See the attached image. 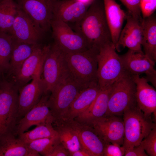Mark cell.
<instances>
[{
    "mask_svg": "<svg viewBox=\"0 0 156 156\" xmlns=\"http://www.w3.org/2000/svg\"><path fill=\"white\" fill-rule=\"evenodd\" d=\"M65 121L68 122L77 132L82 148L91 156H103L104 147L108 142L103 140L92 127L74 120Z\"/></svg>",
    "mask_w": 156,
    "mask_h": 156,
    "instance_id": "cell-17",
    "label": "cell"
},
{
    "mask_svg": "<svg viewBox=\"0 0 156 156\" xmlns=\"http://www.w3.org/2000/svg\"><path fill=\"white\" fill-rule=\"evenodd\" d=\"M37 44L14 40L9 68L7 73V77L11 78L17 73L24 62L32 53Z\"/></svg>",
    "mask_w": 156,
    "mask_h": 156,
    "instance_id": "cell-25",
    "label": "cell"
},
{
    "mask_svg": "<svg viewBox=\"0 0 156 156\" xmlns=\"http://www.w3.org/2000/svg\"><path fill=\"white\" fill-rule=\"evenodd\" d=\"M125 152L122 146L108 142L104 147L103 156H122L124 155Z\"/></svg>",
    "mask_w": 156,
    "mask_h": 156,
    "instance_id": "cell-34",
    "label": "cell"
},
{
    "mask_svg": "<svg viewBox=\"0 0 156 156\" xmlns=\"http://www.w3.org/2000/svg\"><path fill=\"white\" fill-rule=\"evenodd\" d=\"M44 32L19 7L9 32L13 39L18 42L38 44Z\"/></svg>",
    "mask_w": 156,
    "mask_h": 156,
    "instance_id": "cell-14",
    "label": "cell"
},
{
    "mask_svg": "<svg viewBox=\"0 0 156 156\" xmlns=\"http://www.w3.org/2000/svg\"><path fill=\"white\" fill-rule=\"evenodd\" d=\"M42 67L37 71L30 83L18 90V121L38 103L45 94L41 77Z\"/></svg>",
    "mask_w": 156,
    "mask_h": 156,
    "instance_id": "cell-12",
    "label": "cell"
},
{
    "mask_svg": "<svg viewBox=\"0 0 156 156\" xmlns=\"http://www.w3.org/2000/svg\"><path fill=\"white\" fill-rule=\"evenodd\" d=\"M84 88L70 75L53 88L47 101L53 122L64 120L73 101Z\"/></svg>",
    "mask_w": 156,
    "mask_h": 156,
    "instance_id": "cell-5",
    "label": "cell"
},
{
    "mask_svg": "<svg viewBox=\"0 0 156 156\" xmlns=\"http://www.w3.org/2000/svg\"><path fill=\"white\" fill-rule=\"evenodd\" d=\"M14 39L10 34L0 31V75L7 73Z\"/></svg>",
    "mask_w": 156,
    "mask_h": 156,
    "instance_id": "cell-30",
    "label": "cell"
},
{
    "mask_svg": "<svg viewBox=\"0 0 156 156\" xmlns=\"http://www.w3.org/2000/svg\"><path fill=\"white\" fill-rule=\"evenodd\" d=\"M103 0L112 42L116 48L127 14L114 0Z\"/></svg>",
    "mask_w": 156,
    "mask_h": 156,
    "instance_id": "cell-22",
    "label": "cell"
},
{
    "mask_svg": "<svg viewBox=\"0 0 156 156\" xmlns=\"http://www.w3.org/2000/svg\"><path fill=\"white\" fill-rule=\"evenodd\" d=\"M142 46L144 53L155 63L156 61V18L153 14L142 18Z\"/></svg>",
    "mask_w": 156,
    "mask_h": 156,
    "instance_id": "cell-24",
    "label": "cell"
},
{
    "mask_svg": "<svg viewBox=\"0 0 156 156\" xmlns=\"http://www.w3.org/2000/svg\"><path fill=\"white\" fill-rule=\"evenodd\" d=\"M126 19L127 23L120 34L116 50L119 51L120 47H127L135 51L143 52L142 49V20L135 18L129 13Z\"/></svg>",
    "mask_w": 156,
    "mask_h": 156,
    "instance_id": "cell-19",
    "label": "cell"
},
{
    "mask_svg": "<svg viewBox=\"0 0 156 156\" xmlns=\"http://www.w3.org/2000/svg\"><path fill=\"white\" fill-rule=\"evenodd\" d=\"M18 89L11 80H0V118L8 130L14 133L18 122Z\"/></svg>",
    "mask_w": 156,
    "mask_h": 156,
    "instance_id": "cell-8",
    "label": "cell"
},
{
    "mask_svg": "<svg viewBox=\"0 0 156 156\" xmlns=\"http://www.w3.org/2000/svg\"><path fill=\"white\" fill-rule=\"evenodd\" d=\"M54 43L65 53L82 51L89 49L85 40L68 24L52 19L51 23Z\"/></svg>",
    "mask_w": 156,
    "mask_h": 156,
    "instance_id": "cell-9",
    "label": "cell"
},
{
    "mask_svg": "<svg viewBox=\"0 0 156 156\" xmlns=\"http://www.w3.org/2000/svg\"><path fill=\"white\" fill-rule=\"evenodd\" d=\"M1 0H0V1H1Z\"/></svg>",
    "mask_w": 156,
    "mask_h": 156,
    "instance_id": "cell-41",
    "label": "cell"
},
{
    "mask_svg": "<svg viewBox=\"0 0 156 156\" xmlns=\"http://www.w3.org/2000/svg\"><path fill=\"white\" fill-rule=\"evenodd\" d=\"M140 144L148 156H156V126L144 139Z\"/></svg>",
    "mask_w": 156,
    "mask_h": 156,
    "instance_id": "cell-32",
    "label": "cell"
},
{
    "mask_svg": "<svg viewBox=\"0 0 156 156\" xmlns=\"http://www.w3.org/2000/svg\"><path fill=\"white\" fill-rule=\"evenodd\" d=\"M51 45L37 44L31 55L24 62L17 73L10 79L18 90L26 85L37 71L42 66L44 61Z\"/></svg>",
    "mask_w": 156,
    "mask_h": 156,
    "instance_id": "cell-15",
    "label": "cell"
},
{
    "mask_svg": "<svg viewBox=\"0 0 156 156\" xmlns=\"http://www.w3.org/2000/svg\"><path fill=\"white\" fill-rule=\"evenodd\" d=\"M19 6L13 0L0 1V31L9 32L13 23Z\"/></svg>",
    "mask_w": 156,
    "mask_h": 156,
    "instance_id": "cell-29",
    "label": "cell"
},
{
    "mask_svg": "<svg viewBox=\"0 0 156 156\" xmlns=\"http://www.w3.org/2000/svg\"><path fill=\"white\" fill-rule=\"evenodd\" d=\"M99 49L94 47L85 51L64 53L70 75L85 88L98 83L97 57Z\"/></svg>",
    "mask_w": 156,
    "mask_h": 156,
    "instance_id": "cell-2",
    "label": "cell"
},
{
    "mask_svg": "<svg viewBox=\"0 0 156 156\" xmlns=\"http://www.w3.org/2000/svg\"><path fill=\"white\" fill-rule=\"evenodd\" d=\"M124 155L125 156H148L141 144L131 149L125 151Z\"/></svg>",
    "mask_w": 156,
    "mask_h": 156,
    "instance_id": "cell-37",
    "label": "cell"
},
{
    "mask_svg": "<svg viewBox=\"0 0 156 156\" xmlns=\"http://www.w3.org/2000/svg\"><path fill=\"white\" fill-rule=\"evenodd\" d=\"M92 127L104 141L122 146L124 127L123 119L119 116H105L92 122Z\"/></svg>",
    "mask_w": 156,
    "mask_h": 156,
    "instance_id": "cell-13",
    "label": "cell"
},
{
    "mask_svg": "<svg viewBox=\"0 0 156 156\" xmlns=\"http://www.w3.org/2000/svg\"><path fill=\"white\" fill-rule=\"evenodd\" d=\"M122 116L125 151L140 145L156 126L151 116L145 115L138 105L126 110Z\"/></svg>",
    "mask_w": 156,
    "mask_h": 156,
    "instance_id": "cell-3",
    "label": "cell"
},
{
    "mask_svg": "<svg viewBox=\"0 0 156 156\" xmlns=\"http://www.w3.org/2000/svg\"><path fill=\"white\" fill-rule=\"evenodd\" d=\"M75 24V31L85 40L89 48L99 50L112 42L103 0H94L83 16Z\"/></svg>",
    "mask_w": 156,
    "mask_h": 156,
    "instance_id": "cell-1",
    "label": "cell"
},
{
    "mask_svg": "<svg viewBox=\"0 0 156 156\" xmlns=\"http://www.w3.org/2000/svg\"><path fill=\"white\" fill-rule=\"evenodd\" d=\"M10 133H12L8 130L0 118V144L4 138Z\"/></svg>",
    "mask_w": 156,
    "mask_h": 156,
    "instance_id": "cell-38",
    "label": "cell"
},
{
    "mask_svg": "<svg viewBox=\"0 0 156 156\" xmlns=\"http://www.w3.org/2000/svg\"><path fill=\"white\" fill-rule=\"evenodd\" d=\"M100 90L98 83L82 89L70 105L62 121L73 120L85 111L94 100Z\"/></svg>",
    "mask_w": 156,
    "mask_h": 156,
    "instance_id": "cell-23",
    "label": "cell"
},
{
    "mask_svg": "<svg viewBox=\"0 0 156 156\" xmlns=\"http://www.w3.org/2000/svg\"><path fill=\"white\" fill-rule=\"evenodd\" d=\"M13 133L7 135L0 144V156H39Z\"/></svg>",
    "mask_w": 156,
    "mask_h": 156,
    "instance_id": "cell-26",
    "label": "cell"
},
{
    "mask_svg": "<svg viewBox=\"0 0 156 156\" xmlns=\"http://www.w3.org/2000/svg\"><path fill=\"white\" fill-rule=\"evenodd\" d=\"M113 43H107L99 50L97 57L98 84L101 89L109 88L128 73Z\"/></svg>",
    "mask_w": 156,
    "mask_h": 156,
    "instance_id": "cell-4",
    "label": "cell"
},
{
    "mask_svg": "<svg viewBox=\"0 0 156 156\" xmlns=\"http://www.w3.org/2000/svg\"><path fill=\"white\" fill-rule=\"evenodd\" d=\"M1 75H0V76H1Z\"/></svg>",
    "mask_w": 156,
    "mask_h": 156,
    "instance_id": "cell-40",
    "label": "cell"
},
{
    "mask_svg": "<svg viewBox=\"0 0 156 156\" xmlns=\"http://www.w3.org/2000/svg\"><path fill=\"white\" fill-rule=\"evenodd\" d=\"M50 156H70V152L60 142L54 146Z\"/></svg>",
    "mask_w": 156,
    "mask_h": 156,
    "instance_id": "cell-36",
    "label": "cell"
},
{
    "mask_svg": "<svg viewBox=\"0 0 156 156\" xmlns=\"http://www.w3.org/2000/svg\"><path fill=\"white\" fill-rule=\"evenodd\" d=\"M126 7L128 13L135 18L142 20L141 0H119Z\"/></svg>",
    "mask_w": 156,
    "mask_h": 156,
    "instance_id": "cell-33",
    "label": "cell"
},
{
    "mask_svg": "<svg viewBox=\"0 0 156 156\" xmlns=\"http://www.w3.org/2000/svg\"><path fill=\"white\" fill-rule=\"evenodd\" d=\"M111 86L107 88L100 89L96 97L89 107L74 120L80 123L89 125L92 121L105 116L107 110Z\"/></svg>",
    "mask_w": 156,
    "mask_h": 156,
    "instance_id": "cell-21",
    "label": "cell"
},
{
    "mask_svg": "<svg viewBox=\"0 0 156 156\" xmlns=\"http://www.w3.org/2000/svg\"><path fill=\"white\" fill-rule=\"evenodd\" d=\"M53 126L57 132L60 142L70 153L81 148L77 133L67 122H54Z\"/></svg>",
    "mask_w": 156,
    "mask_h": 156,
    "instance_id": "cell-27",
    "label": "cell"
},
{
    "mask_svg": "<svg viewBox=\"0 0 156 156\" xmlns=\"http://www.w3.org/2000/svg\"><path fill=\"white\" fill-rule=\"evenodd\" d=\"M135 94V83L127 73L112 85L105 116L122 115L126 110L137 105Z\"/></svg>",
    "mask_w": 156,
    "mask_h": 156,
    "instance_id": "cell-6",
    "label": "cell"
},
{
    "mask_svg": "<svg viewBox=\"0 0 156 156\" xmlns=\"http://www.w3.org/2000/svg\"><path fill=\"white\" fill-rule=\"evenodd\" d=\"M126 71L131 75H139L145 73V77L155 88L156 87V71L155 63L144 53L135 51L130 49L125 54L120 55Z\"/></svg>",
    "mask_w": 156,
    "mask_h": 156,
    "instance_id": "cell-11",
    "label": "cell"
},
{
    "mask_svg": "<svg viewBox=\"0 0 156 156\" xmlns=\"http://www.w3.org/2000/svg\"><path fill=\"white\" fill-rule=\"evenodd\" d=\"M53 120H51L36 126L33 129L18 135V138L26 144L33 141L47 138L58 137L54 127Z\"/></svg>",
    "mask_w": 156,
    "mask_h": 156,
    "instance_id": "cell-28",
    "label": "cell"
},
{
    "mask_svg": "<svg viewBox=\"0 0 156 156\" xmlns=\"http://www.w3.org/2000/svg\"><path fill=\"white\" fill-rule=\"evenodd\" d=\"M41 73L45 94L50 92L56 85L70 75L64 53L54 43L51 45L45 57Z\"/></svg>",
    "mask_w": 156,
    "mask_h": 156,
    "instance_id": "cell-7",
    "label": "cell"
},
{
    "mask_svg": "<svg viewBox=\"0 0 156 156\" xmlns=\"http://www.w3.org/2000/svg\"><path fill=\"white\" fill-rule=\"evenodd\" d=\"M90 5L79 0H52V19L75 23L83 16Z\"/></svg>",
    "mask_w": 156,
    "mask_h": 156,
    "instance_id": "cell-18",
    "label": "cell"
},
{
    "mask_svg": "<svg viewBox=\"0 0 156 156\" xmlns=\"http://www.w3.org/2000/svg\"><path fill=\"white\" fill-rule=\"evenodd\" d=\"M140 9L142 18H145L153 14L156 9V0H141Z\"/></svg>",
    "mask_w": 156,
    "mask_h": 156,
    "instance_id": "cell-35",
    "label": "cell"
},
{
    "mask_svg": "<svg viewBox=\"0 0 156 156\" xmlns=\"http://www.w3.org/2000/svg\"><path fill=\"white\" fill-rule=\"evenodd\" d=\"M136 85V99L137 105L146 115L156 116V91L144 77L131 75Z\"/></svg>",
    "mask_w": 156,
    "mask_h": 156,
    "instance_id": "cell-20",
    "label": "cell"
},
{
    "mask_svg": "<svg viewBox=\"0 0 156 156\" xmlns=\"http://www.w3.org/2000/svg\"></svg>",
    "mask_w": 156,
    "mask_h": 156,
    "instance_id": "cell-42",
    "label": "cell"
},
{
    "mask_svg": "<svg viewBox=\"0 0 156 156\" xmlns=\"http://www.w3.org/2000/svg\"><path fill=\"white\" fill-rule=\"evenodd\" d=\"M48 94H44L38 103L19 120L16 127L15 136L25 132L33 125L37 126L51 120L53 121L47 104Z\"/></svg>",
    "mask_w": 156,
    "mask_h": 156,
    "instance_id": "cell-16",
    "label": "cell"
},
{
    "mask_svg": "<svg viewBox=\"0 0 156 156\" xmlns=\"http://www.w3.org/2000/svg\"><path fill=\"white\" fill-rule=\"evenodd\" d=\"M19 7L44 32L51 27L52 0H17Z\"/></svg>",
    "mask_w": 156,
    "mask_h": 156,
    "instance_id": "cell-10",
    "label": "cell"
},
{
    "mask_svg": "<svg viewBox=\"0 0 156 156\" xmlns=\"http://www.w3.org/2000/svg\"><path fill=\"white\" fill-rule=\"evenodd\" d=\"M70 156H91V155L87 152L81 148L78 150L70 153Z\"/></svg>",
    "mask_w": 156,
    "mask_h": 156,
    "instance_id": "cell-39",
    "label": "cell"
},
{
    "mask_svg": "<svg viewBox=\"0 0 156 156\" xmlns=\"http://www.w3.org/2000/svg\"><path fill=\"white\" fill-rule=\"evenodd\" d=\"M60 142L58 137L35 140L26 144L31 150L44 156H50L54 146Z\"/></svg>",
    "mask_w": 156,
    "mask_h": 156,
    "instance_id": "cell-31",
    "label": "cell"
}]
</instances>
